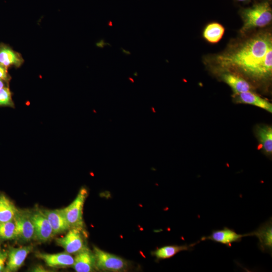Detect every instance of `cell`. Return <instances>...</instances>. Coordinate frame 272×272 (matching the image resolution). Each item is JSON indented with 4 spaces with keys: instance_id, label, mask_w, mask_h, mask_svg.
<instances>
[{
    "instance_id": "obj_1",
    "label": "cell",
    "mask_w": 272,
    "mask_h": 272,
    "mask_svg": "<svg viewBox=\"0 0 272 272\" xmlns=\"http://www.w3.org/2000/svg\"><path fill=\"white\" fill-rule=\"evenodd\" d=\"M216 62L221 67L256 79L269 77L272 72V37L262 32L219 55Z\"/></svg>"
},
{
    "instance_id": "obj_2",
    "label": "cell",
    "mask_w": 272,
    "mask_h": 272,
    "mask_svg": "<svg viewBox=\"0 0 272 272\" xmlns=\"http://www.w3.org/2000/svg\"><path fill=\"white\" fill-rule=\"evenodd\" d=\"M270 2V0H263L250 8L240 10V14L243 21L241 33H245L252 28L265 27L271 22Z\"/></svg>"
},
{
    "instance_id": "obj_3",
    "label": "cell",
    "mask_w": 272,
    "mask_h": 272,
    "mask_svg": "<svg viewBox=\"0 0 272 272\" xmlns=\"http://www.w3.org/2000/svg\"><path fill=\"white\" fill-rule=\"evenodd\" d=\"M87 195V189L82 187L73 201L62 209L71 228H76L84 230L83 210Z\"/></svg>"
},
{
    "instance_id": "obj_4",
    "label": "cell",
    "mask_w": 272,
    "mask_h": 272,
    "mask_svg": "<svg viewBox=\"0 0 272 272\" xmlns=\"http://www.w3.org/2000/svg\"><path fill=\"white\" fill-rule=\"evenodd\" d=\"M96 269L108 271H122L128 267L127 260L94 246Z\"/></svg>"
},
{
    "instance_id": "obj_5",
    "label": "cell",
    "mask_w": 272,
    "mask_h": 272,
    "mask_svg": "<svg viewBox=\"0 0 272 272\" xmlns=\"http://www.w3.org/2000/svg\"><path fill=\"white\" fill-rule=\"evenodd\" d=\"M56 244L70 254H76L87 248L84 236V230L72 228L63 237L55 239Z\"/></svg>"
},
{
    "instance_id": "obj_6",
    "label": "cell",
    "mask_w": 272,
    "mask_h": 272,
    "mask_svg": "<svg viewBox=\"0 0 272 272\" xmlns=\"http://www.w3.org/2000/svg\"><path fill=\"white\" fill-rule=\"evenodd\" d=\"M14 220L16 225V240L21 242H27L34 239V227L30 211L18 209Z\"/></svg>"
},
{
    "instance_id": "obj_7",
    "label": "cell",
    "mask_w": 272,
    "mask_h": 272,
    "mask_svg": "<svg viewBox=\"0 0 272 272\" xmlns=\"http://www.w3.org/2000/svg\"><path fill=\"white\" fill-rule=\"evenodd\" d=\"M30 215L34 227V239L40 242L49 240L54 236L52 229L41 210L30 211Z\"/></svg>"
},
{
    "instance_id": "obj_8",
    "label": "cell",
    "mask_w": 272,
    "mask_h": 272,
    "mask_svg": "<svg viewBox=\"0 0 272 272\" xmlns=\"http://www.w3.org/2000/svg\"><path fill=\"white\" fill-rule=\"evenodd\" d=\"M32 250V245L18 248L9 246L7 249L8 258L4 271H17L22 266L27 256Z\"/></svg>"
},
{
    "instance_id": "obj_9",
    "label": "cell",
    "mask_w": 272,
    "mask_h": 272,
    "mask_svg": "<svg viewBox=\"0 0 272 272\" xmlns=\"http://www.w3.org/2000/svg\"><path fill=\"white\" fill-rule=\"evenodd\" d=\"M247 236V233L238 234L234 229L225 227L222 229L213 230L210 235L202 237L200 241L209 240L230 247L233 243L240 242L243 237Z\"/></svg>"
},
{
    "instance_id": "obj_10",
    "label": "cell",
    "mask_w": 272,
    "mask_h": 272,
    "mask_svg": "<svg viewBox=\"0 0 272 272\" xmlns=\"http://www.w3.org/2000/svg\"><path fill=\"white\" fill-rule=\"evenodd\" d=\"M248 236H256L258 240V247L264 253L271 255L272 252V221L261 224L255 231L247 233Z\"/></svg>"
},
{
    "instance_id": "obj_11",
    "label": "cell",
    "mask_w": 272,
    "mask_h": 272,
    "mask_svg": "<svg viewBox=\"0 0 272 272\" xmlns=\"http://www.w3.org/2000/svg\"><path fill=\"white\" fill-rule=\"evenodd\" d=\"M35 256L42 259L48 266L52 267L73 266L74 263V258L65 251L54 254L37 251Z\"/></svg>"
},
{
    "instance_id": "obj_12",
    "label": "cell",
    "mask_w": 272,
    "mask_h": 272,
    "mask_svg": "<svg viewBox=\"0 0 272 272\" xmlns=\"http://www.w3.org/2000/svg\"><path fill=\"white\" fill-rule=\"evenodd\" d=\"M41 211L52 227L53 235L67 231L71 228L62 209Z\"/></svg>"
},
{
    "instance_id": "obj_13",
    "label": "cell",
    "mask_w": 272,
    "mask_h": 272,
    "mask_svg": "<svg viewBox=\"0 0 272 272\" xmlns=\"http://www.w3.org/2000/svg\"><path fill=\"white\" fill-rule=\"evenodd\" d=\"M73 266L77 272H90L96 269L93 251L87 247L76 254Z\"/></svg>"
},
{
    "instance_id": "obj_14",
    "label": "cell",
    "mask_w": 272,
    "mask_h": 272,
    "mask_svg": "<svg viewBox=\"0 0 272 272\" xmlns=\"http://www.w3.org/2000/svg\"><path fill=\"white\" fill-rule=\"evenodd\" d=\"M24 60L20 53L3 43L0 44V64L6 68L14 66L20 67Z\"/></svg>"
},
{
    "instance_id": "obj_15",
    "label": "cell",
    "mask_w": 272,
    "mask_h": 272,
    "mask_svg": "<svg viewBox=\"0 0 272 272\" xmlns=\"http://www.w3.org/2000/svg\"><path fill=\"white\" fill-rule=\"evenodd\" d=\"M222 79L232 89L235 95L250 91L251 85L241 76L231 72L222 74Z\"/></svg>"
},
{
    "instance_id": "obj_16",
    "label": "cell",
    "mask_w": 272,
    "mask_h": 272,
    "mask_svg": "<svg viewBox=\"0 0 272 272\" xmlns=\"http://www.w3.org/2000/svg\"><path fill=\"white\" fill-rule=\"evenodd\" d=\"M238 102L253 105L264 109L268 112H272L271 104L251 91L236 95Z\"/></svg>"
},
{
    "instance_id": "obj_17",
    "label": "cell",
    "mask_w": 272,
    "mask_h": 272,
    "mask_svg": "<svg viewBox=\"0 0 272 272\" xmlns=\"http://www.w3.org/2000/svg\"><path fill=\"white\" fill-rule=\"evenodd\" d=\"M199 242H200V241L190 244H184L182 245H173L164 246L155 250L153 252V254L157 258L159 259L170 258L180 252L193 250V247L198 244Z\"/></svg>"
},
{
    "instance_id": "obj_18",
    "label": "cell",
    "mask_w": 272,
    "mask_h": 272,
    "mask_svg": "<svg viewBox=\"0 0 272 272\" xmlns=\"http://www.w3.org/2000/svg\"><path fill=\"white\" fill-rule=\"evenodd\" d=\"M18 209L4 193H0V223L13 220Z\"/></svg>"
},
{
    "instance_id": "obj_19",
    "label": "cell",
    "mask_w": 272,
    "mask_h": 272,
    "mask_svg": "<svg viewBox=\"0 0 272 272\" xmlns=\"http://www.w3.org/2000/svg\"><path fill=\"white\" fill-rule=\"evenodd\" d=\"M225 31V28L221 24L217 22H212L206 26L202 36L207 42L215 44L221 40Z\"/></svg>"
},
{
    "instance_id": "obj_20",
    "label": "cell",
    "mask_w": 272,
    "mask_h": 272,
    "mask_svg": "<svg viewBox=\"0 0 272 272\" xmlns=\"http://www.w3.org/2000/svg\"><path fill=\"white\" fill-rule=\"evenodd\" d=\"M257 136L263 151L270 154L272 152V128L270 126H263L257 129Z\"/></svg>"
},
{
    "instance_id": "obj_21",
    "label": "cell",
    "mask_w": 272,
    "mask_h": 272,
    "mask_svg": "<svg viewBox=\"0 0 272 272\" xmlns=\"http://www.w3.org/2000/svg\"><path fill=\"white\" fill-rule=\"evenodd\" d=\"M16 225L13 220L7 222L0 223V245L8 241L16 240Z\"/></svg>"
},
{
    "instance_id": "obj_22",
    "label": "cell",
    "mask_w": 272,
    "mask_h": 272,
    "mask_svg": "<svg viewBox=\"0 0 272 272\" xmlns=\"http://www.w3.org/2000/svg\"><path fill=\"white\" fill-rule=\"evenodd\" d=\"M0 106L14 107L12 93L8 87H4L0 90Z\"/></svg>"
},
{
    "instance_id": "obj_23",
    "label": "cell",
    "mask_w": 272,
    "mask_h": 272,
    "mask_svg": "<svg viewBox=\"0 0 272 272\" xmlns=\"http://www.w3.org/2000/svg\"><path fill=\"white\" fill-rule=\"evenodd\" d=\"M8 258L7 249L1 248L0 245V272L4 271Z\"/></svg>"
},
{
    "instance_id": "obj_24",
    "label": "cell",
    "mask_w": 272,
    "mask_h": 272,
    "mask_svg": "<svg viewBox=\"0 0 272 272\" xmlns=\"http://www.w3.org/2000/svg\"><path fill=\"white\" fill-rule=\"evenodd\" d=\"M0 79L9 83L11 77L8 74L7 69L0 64Z\"/></svg>"
},
{
    "instance_id": "obj_25",
    "label": "cell",
    "mask_w": 272,
    "mask_h": 272,
    "mask_svg": "<svg viewBox=\"0 0 272 272\" xmlns=\"http://www.w3.org/2000/svg\"><path fill=\"white\" fill-rule=\"evenodd\" d=\"M109 45L110 46H111V45L109 43L105 42V40L104 39H102L98 42L96 43V45L97 47H99L102 48H104V45Z\"/></svg>"
},
{
    "instance_id": "obj_26",
    "label": "cell",
    "mask_w": 272,
    "mask_h": 272,
    "mask_svg": "<svg viewBox=\"0 0 272 272\" xmlns=\"http://www.w3.org/2000/svg\"><path fill=\"white\" fill-rule=\"evenodd\" d=\"M44 270L45 269H44L43 268L41 267L40 266H37L36 267L33 269V271H45Z\"/></svg>"
},
{
    "instance_id": "obj_27",
    "label": "cell",
    "mask_w": 272,
    "mask_h": 272,
    "mask_svg": "<svg viewBox=\"0 0 272 272\" xmlns=\"http://www.w3.org/2000/svg\"><path fill=\"white\" fill-rule=\"evenodd\" d=\"M7 83L6 81L0 79V90L2 89L3 87H6L5 84Z\"/></svg>"
},
{
    "instance_id": "obj_28",
    "label": "cell",
    "mask_w": 272,
    "mask_h": 272,
    "mask_svg": "<svg viewBox=\"0 0 272 272\" xmlns=\"http://www.w3.org/2000/svg\"><path fill=\"white\" fill-rule=\"evenodd\" d=\"M121 49L122 50V51L123 53H124L125 55H130V52L128 51V50H126L125 49H123L122 48H121Z\"/></svg>"
},
{
    "instance_id": "obj_29",
    "label": "cell",
    "mask_w": 272,
    "mask_h": 272,
    "mask_svg": "<svg viewBox=\"0 0 272 272\" xmlns=\"http://www.w3.org/2000/svg\"><path fill=\"white\" fill-rule=\"evenodd\" d=\"M235 1H236V2H238L247 3L249 2H250L251 0H235Z\"/></svg>"
},
{
    "instance_id": "obj_30",
    "label": "cell",
    "mask_w": 272,
    "mask_h": 272,
    "mask_svg": "<svg viewBox=\"0 0 272 272\" xmlns=\"http://www.w3.org/2000/svg\"><path fill=\"white\" fill-rule=\"evenodd\" d=\"M108 25L110 26H112V23L111 21H109V23L108 24Z\"/></svg>"
}]
</instances>
